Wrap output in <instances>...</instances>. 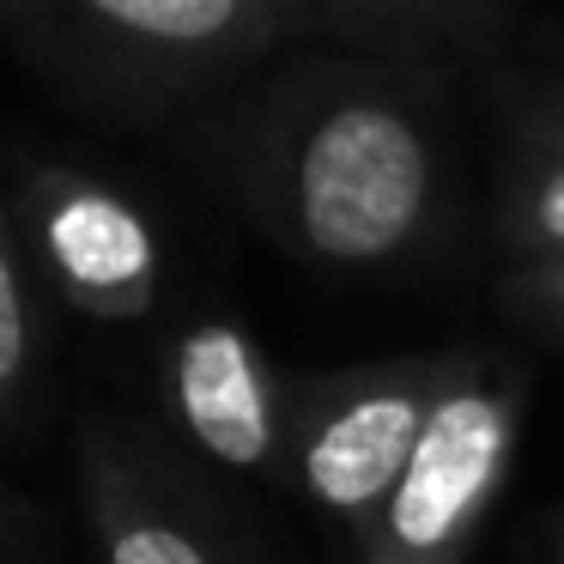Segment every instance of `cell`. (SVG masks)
<instances>
[{"mask_svg": "<svg viewBox=\"0 0 564 564\" xmlns=\"http://www.w3.org/2000/svg\"><path fill=\"white\" fill-rule=\"evenodd\" d=\"M437 140L370 74H322L285 91L261 134V200L297 256L322 268H394L437 219Z\"/></svg>", "mask_w": 564, "mask_h": 564, "instance_id": "6da1fadb", "label": "cell"}, {"mask_svg": "<svg viewBox=\"0 0 564 564\" xmlns=\"http://www.w3.org/2000/svg\"><path fill=\"white\" fill-rule=\"evenodd\" d=\"M522 431V389L486 358H462L431 401L358 558L365 564H462L498 503Z\"/></svg>", "mask_w": 564, "mask_h": 564, "instance_id": "7a4b0ae2", "label": "cell"}, {"mask_svg": "<svg viewBox=\"0 0 564 564\" xmlns=\"http://www.w3.org/2000/svg\"><path fill=\"white\" fill-rule=\"evenodd\" d=\"M462 352L449 358H389V365H358L340 377H316L285 406V449L292 474L310 491L322 516L346 528L365 546L419 425L443 382L455 377Z\"/></svg>", "mask_w": 564, "mask_h": 564, "instance_id": "3957f363", "label": "cell"}, {"mask_svg": "<svg viewBox=\"0 0 564 564\" xmlns=\"http://www.w3.org/2000/svg\"><path fill=\"white\" fill-rule=\"evenodd\" d=\"M13 219L25 261H37L67 310L91 322H140L159 304V231L122 188L67 164H25L13 183Z\"/></svg>", "mask_w": 564, "mask_h": 564, "instance_id": "277c9868", "label": "cell"}, {"mask_svg": "<svg viewBox=\"0 0 564 564\" xmlns=\"http://www.w3.org/2000/svg\"><path fill=\"white\" fill-rule=\"evenodd\" d=\"M79 50L140 86H200L256 62L292 25V0H31Z\"/></svg>", "mask_w": 564, "mask_h": 564, "instance_id": "5b68a950", "label": "cell"}, {"mask_svg": "<svg viewBox=\"0 0 564 564\" xmlns=\"http://www.w3.org/2000/svg\"><path fill=\"white\" fill-rule=\"evenodd\" d=\"M171 413L195 449L237 474H273L285 455V394L243 322L200 316L164 352Z\"/></svg>", "mask_w": 564, "mask_h": 564, "instance_id": "8992f818", "label": "cell"}, {"mask_svg": "<svg viewBox=\"0 0 564 564\" xmlns=\"http://www.w3.org/2000/svg\"><path fill=\"white\" fill-rule=\"evenodd\" d=\"M79 474H86V510L104 564H219L207 534L152 486V474L116 437L86 431Z\"/></svg>", "mask_w": 564, "mask_h": 564, "instance_id": "52a82bcc", "label": "cell"}, {"mask_svg": "<svg viewBox=\"0 0 564 564\" xmlns=\"http://www.w3.org/2000/svg\"><path fill=\"white\" fill-rule=\"evenodd\" d=\"M498 231L516 261H552L564 256V134L534 128L503 183Z\"/></svg>", "mask_w": 564, "mask_h": 564, "instance_id": "ba28073f", "label": "cell"}, {"mask_svg": "<svg viewBox=\"0 0 564 564\" xmlns=\"http://www.w3.org/2000/svg\"><path fill=\"white\" fill-rule=\"evenodd\" d=\"M31 377H37V304H31L13 200L0 195V419L25 413Z\"/></svg>", "mask_w": 564, "mask_h": 564, "instance_id": "9c48e42d", "label": "cell"}, {"mask_svg": "<svg viewBox=\"0 0 564 564\" xmlns=\"http://www.w3.org/2000/svg\"><path fill=\"white\" fill-rule=\"evenodd\" d=\"M503 297H510L528 322L564 334V256H552V261H516Z\"/></svg>", "mask_w": 564, "mask_h": 564, "instance_id": "30bf717a", "label": "cell"}, {"mask_svg": "<svg viewBox=\"0 0 564 564\" xmlns=\"http://www.w3.org/2000/svg\"><path fill=\"white\" fill-rule=\"evenodd\" d=\"M340 13H377L389 25H462V19H479L486 0H328Z\"/></svg>", "mask_w": 564, "mask_h": 564, "instance_id": "8fae6325", "label": "cell"}, {"mask_svg": "<svg viewBox=\"0 0 564 564\" xmlns=\"http://www.w3.org/2000/svg\"><path fill=\"white\" fill-rule=\"evenodd\" d=\"M534 128H552V134H564V110H552L546 122H534Z\"/></svg>", "mask_w": 564, "mask_h": 564, "instance_id": "7c38bea8", "label": "cell"}, {"mask_svg": "<svg viewBox=\"0 0 564 564\" xmlns=\"http://www.w3.org/2000/svg\"><path fill=\"white\" fill-rule=\"evenodd\" d=\"M0 552H7V491H0Z\"/></svg>", "mask_w": 564, "mask_h": 564, "instance_id": "4fadbf2b", "label": "cell"}]
</instances>
